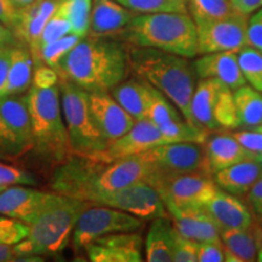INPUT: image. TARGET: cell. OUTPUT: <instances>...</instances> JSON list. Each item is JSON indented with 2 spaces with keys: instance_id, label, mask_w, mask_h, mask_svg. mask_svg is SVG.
Returning a JSON list of instances; mask_svg holds the SVG:
<instances>
[{
  "instance_id": "6da1fadb",
  "label": "cell",
  "mask_w": 262,
  "mask_h": 262,
  "mask_svg": "<svg viewBox=\"0 0 262 262\" xmlns=\"http://www.w3.org/2000/svg\"><path fill=\"white\" fill-rule=\"evenodd\" d=\"M156 170L139 156L102 163L73 155L58 164L51 187L58 194L89 203L95 194L117 191L137 182H149Z\"/></svg>"
},
{
  "instance_id": "7a4b0ae2",
  "label": "cell",
  "mask_w": 262,
  "mask_h": 262,
  "mask_svg": "<svg viewBox=\"0 0 262 262\" xmlns=\"http://www.w3.org/2000/svg\"><path fill=\"white\" fill-rule=\"evenodd\" d=\"M56 71L62 79L88 93H110L126 78L129 55L111 37L86 35L62 58Z\"/></svg>"
},
{
  "instance_id": "3957f363",
  "label": "cell",
  "mask_w": 262,
  "mask_h": 262,
  "mask_svg": "<svg viewBox=\"0 0 262 262\" xmlns=\"http://www.w3.org/2000/svg\"><path fill=\"white\" fill-rule=\"evenodd\" d=\"M130 71L165 95L183 118L193 123L191 101L196 85L194 64L187 57L158 49L133 47L127 51Z\"/></svg>"
},
{
  "instance_id": "277c9868",
  "label": "cell",
  "mask_w": 262,
  "mask_h": 262,
  "mask_svg": "<svg viewBox=\"0 0 262 262\" xmlns=\"http://www.w3.org/2000/svg\"><path fill=\"white\" fill-rule=\"evenodd\" d=\"M133 47L192 58L198 55L196 26L188 12L136 14L120 33Z\"/></svg>"
},
{
  "instance_id": "5b68a950",
  "label": "cell",
  "mask_w": 262,
  "mask_h": 262,
  "mask_svg": "<svg viewBox=\"0 0 262 262\" xmlns=\"http://www.w3.org/2000/svg\"><path fill=\"white\" fill-rule=\"evenodd\" d=\"M27 104L34 149L38 155L57 165L73 156L62 114L58 85L49 89L31 86L27 94Z\"/></svg>"
},
{
  "instance_id": "8992f818",
  "label": "cell",
  "mask_w": 262,
  "mask_h": 262,
  "mask_svg": "<svg viewBox=\"0 0 262 262\" xmlns=\"http://www.w3.org/2000/svg\"><path fill=\"white\" fill-rule=\"evenodd\" d=\"M89 203L62 196L29 225V233L15 244L18 256H49L62 253L72 238L78 217Z\"/></svg>"
},
{
  "instance_id": "52a82bcc",
  "label": "cell",
  "mask_w": 262,
  "mask_h": 262,
  "mask_svg": "<svg viewBox=\"0 0 262 262\" xmlns=\"http://www.w3.org/2000/svg\"><path fill=\"white\" fill-rule=\"evenodd\" d=\"M61 108L74 155L93 158L107 147L95 126L89 107V93L60 78Z\"/></svg>"
},
{
  "instance_id": "ba28073f",
  "label": "cell",
  "mask_w": 262,
  "mask_h": 262,
  "mask_svg": "<svg viewBox=\"0 0 262 262\" xmlns=\"http://www.w3.org/2000/svg\"><path fill=\"white\" fill-rule=\"evenodd\" d=\"M193 123L206 131L239 127L233 90L214 78L199 79L191 101Z\"/></svg>"
},
{
  "instance_id": "9c48e42d",
  "label": "cell",
  "mask_w": 262,
  "mask_h": 262,
  "mask_svg": "<svg viewBox=\"0 0 262 262\" xmlns=\"http://www.w3.org/2000/svg\"><path fill=\"white\" fill-rule=\"evenodd\" d=\"M143 220L106 205L88 204L78 217L72 233V245L79 251L95 239L119 232H136Z\"/></svg>"
},
{
  "instance_id": "30bf717a",
  "label": "cell",
  "mask_w": 262,
  "mask_h": 262,
  "mask_svg": "<svg viewBox=\"0 0 262 262\" xmlns=\"http://www.w3.org/2000/svg\"><path fill=\"white\" fill-rule=\"evenodd\" d=\"M137 156L152 165L159 175H181V173L212 175L206 159L204 143H164Z\"/></svg>"
},
{
  "instance_id": "8fae6325",
  "label": "cell",
  "mask_w": 262,
  "mask_h": 262,
  "mask_svg": "<svg viewBox=\"0 0 262 262\" xmlns=\"http://www.w3.org/2000/svg\"><path fill=\"white\" fill-rule=\"evenodd\" d=\"M34 148L27 95L0 98V155L18 157Z\"/></svg>"
},
{
  "instance_id": "7c38bea8",
  "label": "cell",
  "mask_w": 262,
  "mask_h": 262,
  "mask_svg": "<svg viewBox=\"0 0 262 262\" xmlns=\"http://www.w3.org/2000/svg\"><path fill=\"white\" fill-rule=\"evenodd\" d=\"M148 183L158 191L164 203L186 208H205L219 189L214 178L205 173L159 175L156 172Z\"/></svg>"
},
{
  "instance_id": "4fadbf2b",
  "label": "cell",
  "mask_w": 262,
  "mask_h": 262,
  "mask_svg": "<svg viewBox=\"0 0 262 262\" xmlns=\"http://www.w3.org/2000/svg\"><path fill=\"white\" fill-rule=\"evenodd\" d=\"M89 203L111 206L141 220H155L169 216L162 196L148 182H137L117 191L97 193Z\"/></svg>"
},
{
  "instance_id": "5bb4252c",
  "label": "cell",
  "mask_w": 262,
  "mask_h": 262,
  "mask_svg": "<svg viewBox=\"0 0 262 262\" xmlns=\"http://www.w3.org/2000/svg\"><path fill=\"white\" fill-rule=\"evenodd\" d=\"M248 15L235 14L225 18L196 22L198 54L238 51L248 45Z\"/></svg>"
},
{
  "instance_id": "9a60e30c",
  "label": "cell",
  "mask_w": 262,
  "mask_h": 262,
  "mask_svg": "<svg viewBox=\"0 0 262 262\" xmlns=\"http://www.w3.org/2000/svg\"><path fill=\"white\" fill-rule=\"evenodd\" d=\"M164 143L171 142L166 139V136L155 123L146 118V119L136 120L126 134L114 140L113 142L108 143L104 150L91 159L102 163H113L116 160L141 155L153 147Z\"/></svg>"
},
{
  "instance_id": "2e32d148",
  "label": "cell",
  "mask_w": 262,
  "mask_h": 262,
  "mask_svg": "<svg viewBox=\"0 0 262 262\" xmlns=\"http://www.w3.org/2000/svg\"><path fill=\"white\" fill-rule=\"evenodd\" d=\"M58 193H48L38 189L8 186L0 192V215L9 216L31 225L49 206L62 199Z\"/></svg>"
},
{
  "instance_id": "e0dca14e",
  "label": "cell",
  "mask_w": 262,
  "mask_h": 262,
  "mask_svg": "<svg viewBox=\"0 0 262 262\" xmlns=\"http://www.w3.org/2000/svg\"><path fill=\"white\" fill-rule=\"evenodd\" d=\"M89 107L95 126L107 145L126 134L136 122L111 93H89Z\"/></svg>"
},
{
  "instance_id": "ac0fdd59",
  "label": "cell",
  "mask_w": 262,
  "mask_h": 262,
  "mask_svg": "<svg viewBox=\"0 0 262 262\" xmlns=\"http://www.w3.org/2000/svg\"><path fill=\"white\" fill-rule=\"evenodd\" d=\"M141 250L142 237L135 232L106 234L85 248L93 262H141L143 260Z\"/></svg>"
},
{
  "instance_id": "d6986e66",
  "label": "cell",
  "mask_w": 262,
  "mask_h": 262,
  "mask_svg": "<svg viewBox=\"0 0 262 262\" xmlns=\"http://www.w3.org/2000/svg\"><path fill=\"white\" fill-rule=\"evenodd\" d=\"M164 204L173 226L183 237L199 243L220 239V228L204 208H186L169 202Z\"/></svg>"
},
{
  "instance_id": "ffe728a7",
  "label": "cell",
  "mask_w": 262,
  "mask_h": 262,
  "mask_svg": "<svg viewBox=\"0 0 262 262\" xmlns=\"http://www.w3.org/2000/svg\"><path fill=\"white\" fill-rule=\"evenodd\" d=\"M61 0H37L33 4L18 10L17 25L14 33L25 45H27L34 56L38 41L51 16L56 12Z\"/></svg>"
},
{
  "instance_id": "44dd1931",
  "label": "cell",
  "mask_w": 262,
  "mask_h": 262,
  "mask_svg": "<svg viewBox=\"0 0 262 262\" xmlns=\"http://www.w3.org/2000/svg\"><path fill=\"white\" fill-rule=\"evenodd\" d=\"M194 70L199 79L214 78L221 80L232 90L247 84L238 63L237 51H220L203 54L194 61Z\"/></svg>"
},
{
  "instance_id": "7402d4cb",
  "label": "cell",
  "mask_w": 262,
  "mask_h": 262,
  "mask_svg": "<svg viewBox=\"0 0 262 262\" xmlns=\"http://www.w3.org/2000/svg\"><path fill=\"white\" fill-rule=\"evenodd\" d=\"M135 15L136 12L116 0H95L88 35L112 37L117 33H122Z\"/></svg>"
},
{
  "instance_id": "603a6c76",
  "label": "cell",
  "mask_w": 262,
  "mask_h": 262,
  "mask_svg": "<svg viewBox=\"0 0 262 262\" xmlns=\"http://www.w3.org/2000/svg\"><path fill=\"white\" fill-rule=\"evenodd\" d=\"M219 228H249L253 226L254 219L248 206L237 195L217 189L215 195L205 206Z\"/></svg>"
},
{
  "instance_id": "cb8c5ba5",
  "label": "cell",
  "mask_w": 262,
  "mask_h": 262,
  "mask_svg": "<svg viewBox=\"0 0 262 262\" xmlns=\"http://www.w3.org/2000/svg\"><path fill=\"white\" fill-rule=\"evenodd\" d=\"M261 179L262 164L256 159L242 160L214 173L217 187L237 196L248 194Z\"/></svg>"
},
{
  "instance_id": "d4e9b609",
  "label": "cell",
  "mask_w": 262,
  "mask_h": 262,
  "mask_svg": "<svg viewBox=\"0 0 262 262\" xmlns=\"http://www.w3.org/2000/svg\"><path fill=\"white\" fill-rule=\"evenodd\" d=\"M205 153L212 175L235 163L255 159L254 153L244 148L231 133L219 134L205 141Z\"/></svg>"
},
{
  "instance_id": "484cf974",
  "label": "cell",
  "mask_w": 262,
  "mask_h": 262,
  "mask_svg": "<svg viewBox=\"0 0 262 262\" xmlns=\"http://www.w3.org/2000/svg\"><path fill=\"white\" fill-rule=\"evenodd\" d=\"M33 72H34V58L29 48L25 44H16L11 49V58L8 70V75L3 97L22 95L32 86Z\"/></svg>"
},
{
  "instance_id": "4316f807",
  "label": "cell",
  "mask_w": 262,
  "mask_h": 262,
  "mask_svg": "<svg viewBox=\"0 0 262 262\" xmlns=\"http://www.w3.org/2000/svg\"><path fill=\"white\" fill-rule=\"evenodd\" d=\"M110 93L134 119H146L150 96V85L148 83L139 78L124 79Z\"/></svg>"
},
{
  "instance_id": "83f0119b",
  "label": "cell",
  "mask_w": 262,
  "mask_h": 262,
  "mask_svg": "<svg viewBox=\"0 0 262 262\" xmlns=\"http://www.w3.org/2000/svg\"><path fill=\"white\" fill-rule=\"evenodd\" d=\"M175 226L168 217H157L149 226L146 237V261L173 262Z\"/></svg>"
},
{
  "instance_id": "f1b7e54d",
  "label": "cell",
  "mask_w": 262,
  "mask_h": 262,
  "mask_svg": "<svg viewBox=\"0 0 262 262\" xmlns=\"http://www.w3.org/2000/svg\"><path fill=\"white\" fill-rule=\"evenodd\" d=\"M226 262L257 261V248L253 228H220Z\"/></svg>"
},
{
  "instance_id": "f546056e",
  "label": "cell",
  "mask_w": 262,
  "mask_h": 262,
  "mask_svg": "<svg viewBox=\"0 0 262 262\" xmlns=\"http://www.w3.org/2000/svg\"><path fill=\"white\" fill-rule=\"evenodd\" d=\"M239 126L253 127L262 124V93L251 85L233 91Z\"/></svg>"
},
{
  "instance_id": "4dcf8cb0",
  "label": "cell",
  "mask_w": 262,
  "mask_h": 262,
  "mask_svg": "<svg viewBox=\"0 0 262 262\" xmlns=\"http://www.w3.org/2000/svg\"><path fill=\"white\" fill-rule=\"evenodd\" d=\"M93 0H61L57 11L72 25V33L84 38L89 34Z\"/></svg>"
},
{
  "instance_id": "1f68e13d",
  "label": "cell",
  "mask_w": 262,
  "mask_h": 262,
  "mask_svg": "<svg viewBox=\"0 0 262 262\" xmlns=\"http://www.w3.org/2000/svg\"><path fill=\"white\" fill-rule=\"evenodd\" d=\"M187 11L194 21H211L235 14L231 0H188Z\"/></svg>"
},
{
  "instance_id": "d6a6232c",
  "label": "cell",
  "mask_w": 262,
  "mask_h": 262,
  "mask_svg": "<svg viewBox=\"0 0 262 262\" xmlns=\"http://www.w3.org/2000/svg\"><path fill=\"white\" fill-rule=\"evenodd\" d=\"M147 119L155 123L156 125L172 122V120L185 119L178 107L169 100L165 95L157 90L150 85V96L148 110H147Z\"/></svg>"
},
{
  "instance_id": "836d02e7",
  "label": "cell",
  "mask_w": 262,
  "mask_h": 262,
  "mask_svg": "<svg viewBox=\"0 0 262 262\" xmlns=\"http://www.w3.org/2000/svg\"><path fill=\"white\" fill-rule=\"evenodd\" d=\"M170 142H198L205 143L208 140V131L203 127L187 122L186 119L157 125Z\"/></svg>"
},
{
  "instance_id": "e575fe53",
  "label": "cell",
  "mask_w": 262,
  "mask_h": 262,
  "mask_svg": "<svg viewBox=\"0 0 262 262\" xmlns=\"http://www.w3.org/2000/svg\"><path fill=\"white\" fill-rule=\"evenodd\" d=\"M238 63L249 85L262 93V51L245 45L237 51Z\"/></svg>"
},
{
  "instance_id": "d590c367",
  "label": "cell",
  "mask_w": 262,
  "mask_h": 262,
  "mask_svg": "<svg viewBox=\"0 0 262 262\" xmlns=\"http://www.w3.org/2000/svg\"><path fill=\"white\" fill-rule=\"evenodd\" d=\"M81 39L83 38L78 37V35L73 34V33H70V34L64 35V37L57 39V40L52 41L50 44L45 45V47L41 48L40 51H39L35 64L44 63L56 70L62 58H63L66 55H67L68 52L81 40Z\"/></svg>"
},
{
  "instance_id": "8d00e7d4",
  "label": "cell",
  "mask_w": 262,
  "mask_h": 262,
  "mask_svg": "<svg viewBox=\"0 0 262 262\" xmlns=\"http://www.w3.org/2000/svg\"><path fill=\"white\" fill-rule=\"evenodd\" d=\"M136 14L155 12H187V4L182 0H116Z\"/></svg>"
},
{
  "instance_id": "74e56055",
  "label": "cell",
  "mask_w": 262,
  "mask_h": 262,
  "mask_svg": "<svg viewBox=\"0 0 262 262\" xmlns=\"http://www.w3.org/2000/svg\"><path fill=\"white\" fill-rule=\"evenodd\" d=\"M70 33H72L71 22L56 10V12H55V14L51 16V18L48 21L44 31L41 33L40 38H39L37 51H35L34 56H33V58H34V64L35 62H37L39 51H40L41 48H44L45 45L50 44L52 41L57 40V39L64 37V35L70 34Z\"/></svg>"
},
{
  "instance_id": "f35d334b",
  "label": "cell",
  "mask_w": 262,
  "mask_h": 262,
  "mask_svg": "<svg viewBox=\"0 0 262 262\" xmlns=\"http://www.w3.org/2000/svg\"><path fill=\"white\" fill-rule=\"evenodd\" d=\"M29 233V225L9 216L0 215V244L15 245Z\"/></svg>"
},
{
  "instance_id": "ab89813d",
  "label": "cell",
  "mask_w": 262,
  "mask_h": 262,
  "mask_svg": "<svg viewBox=\"0 0 262 262\" xmlns=\"http://www.w3.org/2000/svg\"><path fill=\"white\" fill-rule=\"evenodd\" d=\"M199 242L180 234L175 228L173 238V262H196Z\"/></svg>"
},
{
  "instance_id": "60d3db41",
  "label": "cell",
  "mask_w": 262,
  "mask_h": 262,
  "mask_svg": "<svg viewBox=\"0 0 262 262\" xmlns=\"http://www.w3.org/2000/svg\"><path fill=\"white\" fill-rule=\"evenodd\" d=\"M14 185L34 186L37 185V180L25 170L0 163V186L8 187Z\"/></svg>"
},
{
  "instance_id": "b9f144b4",
  "label": "cell",
  "mask_w": 262,
  "mask_h": 262,
  "mask_svg": "<svg viewBox=\"0 0 262 262\" xmlns=\"http://www.w3.org/2000/svg\"><path fill=\"white\" fill-rule=\"evenodd\" d=\"M239 143L255 156L262 153V124L231 133Z\"/></svg>"
},
{
  "instance_id": "7bdbcfd3",
  "label": "cell",
  "mask_w": 262,
  "mask_h": 262,
  "mask_svg": "<svg viewBox=\"0 0 262 262\" xmlns=\"http://www.w3.org/2000/svg\"><path fill=\"white\" fill-rule=\"evenodd\" d=\"M60 75L55 68L47 66L44 63L37 64L33 72L32 86L38 88V89H49L58 85Z\"/></svg>"
},
{
  "instance_id": "ee69618b",
  "label": "cell",
  "mask_w": 262,
  "mask_h": 262,
  "mask_svg": "<svg viewBox=\"0 0 262 262\" xmlns=\"http://www.w3.org/2000/svg\"><path fill=\"white\" fill-rule=\"evenodd\" d=\"M225 261V248L221 239L199 243L196 262H222Z\"/></svg>"
},
{
  "instance_id": "f6af8a7d",
  "label": "cell",
  "mask_w": 262,
  "mask_h": 262,
  "mask_svg": "<svg viewBox=\"0 0 262 262\" xmlns=\"http://www.w3.org/2000/svg\"><path fill=\"white\" fill-rule=\"evenodd\" d=\"M248 45L262 51V8L248 21Z\"/></svg>"
},
{
  "instance_id": "bcb514c9",
  "label": "cell",
  "mask_w": 262,
  "mask_h": 262,
  "mask_svg": "<svg viewBox=\"0 0 262 262\" xmlns=\"http://www.w3.org/2000/svg\"><path fill=\"white\" fill-rule=\"evenodd\" d=\"M18 10L10 0H0V22L14 32L17 25Z\"/></svg>"
},
{
  "instance_id": "7dc6e473",
  "label": "cell",
  "mask_w": 262,
  "mask_h": 262,
  "mask_svg": "<svg viewBox=\"0 0 262 262\" xmlns=\"http://www.w3.org/2000/svg\"><path fill=\"white\" fill-rule=\"evenodd\" d=\"M12 47H14V45L0 47V98L3 97V89H4L6 75H8Z\"/></svg>"
},
{
  "instance_id": "c3c4849f",
  "label": "cell",
  "mask_w": 262,
  "mask_h": 262,
  "mask_svg": "<svg viewBox=\"0 0 262 262\" xmlns=\"http://www.w3.org/2000/svg\"><path fill=\"white\" fill-rule=\"evenodd\" d=\"M248 202L251 205L256 217L262 219V179L248 192Z\"/></svg>"
},
{
  "instance_id": "681fc988",
  "label": "cell",
  "mask_w": 262,
  "mask_h": 262,
  "mask_svg": "<svg viewBox=\"0 0 262 262\" xmlns=\"http://www.w3.org/2000/svg\"><path fill=\"white\" fill-rule=\"evenodd\" d=\"M231 4L239 14L250 15L262 8V0H231Z\"/></svg>"
},
{
  "instance_id": "f907efd6",
  "label": "cell",
  "mask_w": 262,
  "mask_h": 262,
  "mask_svg": "<svg viewBox=\"0 0 262 262\" xmlns=\"http://www.w3.org/2000/svg\"><path fill=\"white\" fill-rule=\"evenodd\" d=\"M16 44H17V38H16L15 33L0 22V47H8V45Z\"/></svg>"
},
{
  "instance_id": "816d5d0a",
  "label": "cell",
  "mask_w": 262,
  "mask_h": 262,
  "mask_svg": "<svg viewBox=\"0 0 262 262\" xmlns=\"http://www.w3.org/2000/svg\"><path fill=\"white\" fill-rule=\"evenodd\" d=\"M251 228H253L255 242H256L257 261H262V219L257 217L256 222H253Z\"/></svg>"
},
{
  "instance_id": "f5cc1de1",
  "label": "cell",
  "mask_w": 262,
  "mask_h": 262,
  "mask_svg": "<svg viewBox=\"0 0 262 262\" xmlns=\"http://www.w3.org/2000/svg\"><path fill=\"white\" fill-rule=\"evenodd\" d=\"M17 257L18 255L15 250V245L0 244V262L16 261Z\"/></svg>"
},
{
  "instance_id": "db71d44e",
  "label": "cell",
  "mask_w": 262,
  "mask_h": 262,
  "mask_svg": "<svg viewBox=\"0 0 262 262\" xmlns=\"http://www.w3.org/2000/svg\"><path fill=\"white\" fill-rule=\"evenodd\" d=\"M10 2L14 4L16 9L19 10V9H24V8H26V6L33 4V3L37 2V0H10Z\"/></svg>"
},
{
  "instance_id": "11a10c76",
  "label": "cell",
  "mask_w": 262,
  "mask_h": 262,
  "mask_svg": "<svg viewBox=\"0 0 262 262\" xmlns=\"http://www.w3.org/2000/svg\"><path fill=\"white\" fill-rule=\"evenodd\" d=\"M255 159H256L257 162H260L262 164V153H260V155H256V157H255Z\"/></svg>"
},
{
  "instance_id": "9f6ffc18",
  "label": "cell",
  "mask_w": 262,
  "mask_h": 262,
  "mask_svg": "<svg viewBox=\"0 0 262 262\" xmlns=\"http://www.w3.org/2000/svg\"><path fill=\"white\" fill-rule=\"evenodd\" d=\"M0 159H5V157L3 155H0Z\"/></svg>"
},
{
  "instance_id": "6f0895ef",
  "label": "cell",
  "mask_w": 262,
  "mask_h": 262,
  "mask_svg": "<svg viewBox=\"0 0 262 262\" xmlns=\"http://www.w3.org/2000/svg\"><path fill=\"white\" fill-rule=\"evenodd\" d=\"M4 188H5V187H3V186H0V192H2Z\"/></svg>"
},
{
  "instance_id": "680465c9",
  "label": "cell",
  "mask_w": 262,
  "mask_h": 262,
  "mask_svg": "<svg viewBox=\"0 0 262 262\" xmlns=\"http://www.w3.org/2000/svg\"><path fill=\"white\" fill-rule=\"evenodd\" d=\"M182 2H185V3H186V4H187V2H188V0H182Z\"/></svg>"
}]
</instances>
